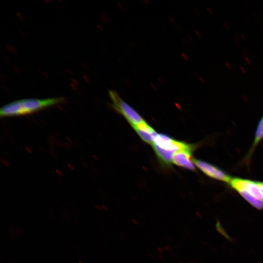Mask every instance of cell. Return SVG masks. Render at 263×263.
<instances>
[{"instance_id": "9c48e42d", "label": "cell", "mask_w": 263, "mask_h": 263, "mask_svg": "<svg viewBox=\"0 0 263 263\" xmlns=\"http://www.w3.org/2000/svg\"><path fill=\"white\" fill-rule=\"evenodd\" d=\"M256 183L263 195V183L260 182H256Z\"/></svg>"}, {"instance_id": "ba28073f", "label": "cell", "mask_w": 263, "mask_h": 263, "mask_svg": "<svg viewBox=\"0 0 263 263\" xmlns=\"http://www.w3.org/2000/svg\"><path fill=\"white\" fill-rule=\"evenodd\" d=\"M263 139V117L260 120L255 134L254 141L250 153L252 152L255 147Z\"/></svg>"}, {"instance_id": "5b68a950", "label": "cell", "mask_w": 263, "mask_h": 263, "mask_svg": "<svg viewBox=\"0 0 263 263\" xmlns=\"http://www.w3.org/2000/svg\"><path fill=\"white\" fill-rule=\"evenodd\" d=\"M229 184L236 191L240 189L245 190L255 197L263 200V195L256 182L234 178L232 179Z\"/></svg>"}, {"instance_id": "7a4b0ae2", "label": "cell", "mask_w": 263, "mask_h": 263, "mask_svg": "<svg viewBox=\"0 0 263 263\" xmlns=\"http://www.w3.org/2000/svg\"><path fill=\"white\" fill-rule=\"evenodd\" d=\"M109 95L113 109L124 117L132 126L145 122L142 116L124 101L116 91L109 90Z\"/></svg>"}, {"instance_id": "6da1fadb", "label": "cell", "mask_w": 263, "mask_h": 263, "mask_svg": "<svg viewBox=\"0 0 263 263\" xmlns=\"http://www.w3.org/2000/svg\"><path fill=\"white\" fill-rule=\"evenodd\" d=\"M63 97L46 99L28 98L15 101L0 108V115L2 117L18 116L36 112L45 108L65 102Z\"/></svg>"}, {"instance_id": "52a82bcc", "label": "cell", "mask_w": 263, "mask_h": 263, "mask_svg": "<svg viewBox=\"0 0 263 263\" xmlns=\"http://www.w3.org/2000/svg\"><path fill=\"white\" fill-rule=\"evenodd\" d=\"M237 191L248 203L259 209H263V200L257 198L244 189H240Z\"/></svg>"}, {"instance_id": "277c9868", "label": "cell", "mask_w": 263, "mask_h": 263, "mask_svg": "<svg viewBox=\"0 0 263 263\" xmlns=\"http://www.w3.org/2000/svg\"><path fill=\"white\" fill-rule=\"evenodd\" d=\"M193 164L207 176L225 182L230 183L232 178L218 168L206 162L193 159Z\"/></svg>"}, {"instance_id": "8992f818", "label": "cell", "mask_w": 263, "mask_h": 263, "mask_svg": "<svg viewBox=\"0 0 263 263\" xmlns=\"http://www.w3.org/2000/svg\"><path fill=\"white\" fill-rule=\"evenodd\" d=\"M140 138L145 142L152 144L154 137L158 134L155 130L145 121L135 126H132Z\"/></svg>"}, {"instance_id": "3957f363", "label": "cell", "mask_w": 263, "mask_h": 263, "mask_svg": "<svg viewBox=\"0 0 263 263\" xmlns=\"http://www.w3.org/2000/svg\"><path fill=\"white\" fill-rule=\"evenodd\" d=\"M194 148V145L187 144L184 148L175 151L172 156V163L189 170H194L195 168L191 159Z\"/></svg>"}]
</instances>
